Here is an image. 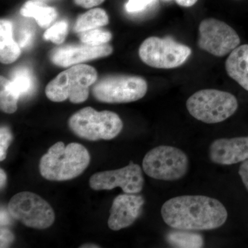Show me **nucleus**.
Listing matches in <instances>:
<instances>
[{
	"label": "nucleus",
	"mask_w": 248,
	"mask_h": 248,
	"mask_svg": "<svg viewBox=\"0 0 248 248\" xmlns=\"http://www.w3.org/2000/svg\"><path fill=\"white\" fill-rule=\"evenodd\" d=\"M9 81L4 77L0 78V108L5 113L12 114L17 110L19 97L10 87Z\"/></svg>",
	"instance_id": "obj_20"
},
{
	"label": "nucleus",
	"mask_w": 248,
	"mask_h": 248,
	"mask_svg": "<svg viewBox=\"0 0 248 248\" xmlns=\"http://www.w3.org/2000/svg\"><path fill=\"white\" fill-rule=\"evenodd\" d=\"M239 104L231 93L216 89L197 91L187 99L186 108L196 120L203 123H221L234 115Z\"/></svg>",
	"instance_id": "obj_5"
},
{
	"label": "nucleus",
	"mask_w": 248,
	"mask_h": 248,
	"mask_svg": "<svg viewBox=\"0 0 248 248\" xmlns=\"http://www.w3.org/2000/svg\"><path fill=\"white\" fill-rule=\"evenodd\" d=\"M7 210L10 217L34 229H46L55 219L51 205L40 195L29 191L15 195L9 201Z\"/></svg>",
	"instance_id": "obj_7"
},
{
	"label": "nucleus",
	"mask_w": 248,
	"mask_h": 248,
	"mask_svg": "<svg viewBox=\"0 0 248 248\" xmlns=\"http://www.w3.org/2000/svg\"><path fill=\"white\" fill-rule=\"evenodd\" d=\"M20 14L24 17H32L42 28L48 27L56 19V11L42 1H27L20 10Z\"/></svg>",
	"instance_id": "obj_17"
},
{
	"label": "nucleus",
	"mask_w": 248,
	"mask_h": 248,
	"mask_svg": "<svg viewBox=\"0 0 248 248\" xmlns=\"http://www.w3.org/2000/svg\"><path fill=\"white\" fill-rule=\"evenodd\" d=\"M148 84L143 78L133 76H110L94 83L93 95L99 102L124 104L136 102L146 95Z\"/></svg>",
	"instance_id": "obj_8"
},
{
	"label": "nucleus",
	"mask_w": 248,
	"mask_h": 248,
	"mask_svg": "<svg viewBox=\"0 0 248 248\" xmlns=\"http://www.w3.org/2000/svg\"><path fill=\"white\" fill-rule=\"evenodd\" d=\"M145 200L141 195L124 193L116 197L112 202L108 226L113 231L128 228L140 216Z\"/></svg>",
	"instance_id": "obj_13"
},
{
	"label": "nucleus",
	"mask_w": 248,
	"mask_h": 248,
	"mask_svg": "<svg viewBox=\"0 0 248 248\" xmlns=\"http://www.w3.org/2000/svg\"><path fill=\"white\" fill-rule=\"evenodd\" d=\"M68 127L79 138L95 141L115 138L122 132L124 124L115 112L86 107L70 117Z\"/></svg>",
	"instance_id": "obj_4"
},
{
	"label": "nucleus",
	"mask_w": 248,
	"mask_h": 248,
	"mask_svg": "<svg viewBox=\"0 0 248 248\" xmlns=\"http://www.w3.org/2000/svg\"><path fill=\"white\" fill-rule=\"evenodd\" d=\"M6 181H7V176L6 172L2 169H0V187L1 189L4 188L6 186Z\"/></svg>",
	"instance_id": "obj_31"
},
{
	"label": "nucleus",
	"mask_w": 248,
	"mask_h": 248,
	"mask_svg": "<svg viewBox=\"0 0 248 248\" xmlns=\"http://www.w3.org/2000/svg\"><path fill=\"white\" fill-rule=\"evenodd\" d=\"M166 238L173 248H200L204 246L203 236L196 231L174 229L169 232Z\"/></svg>",
	"instance_id": "obj_18"
},
{
	"label": "nucleus",
	"mask_w": 248,
	"mask_h": 248,
	"mask_svg": "<svg viewBox=\"0 0 248 248\" xmlns=\"http://www.w3.org/2000/svg\"><path fill=\"white\" fill-rule=\"evenodd\" d=\"M190 166L188 156L172 146H159L146 153L142 169L148 177L157 180H179L185 177Z\"/></svg>",
	"instance_id": "obj_6"
},
{
	"label": "nucleus",
	"mask_w": 248,
	"mask_h": 248,
	"mask_svg": "<svg viewBox=\"0 0 248 248\" xmlns=\"http://www.w3.org/2000/svg\"><path fill=\"white\" fill-rule=\"evenodd\" d=\"M166 224L173 229L212 231L228 219L226 207L219 201L203 195H183L165 202L161 210Z\"/></svg>",
	"instance_id": "obj_1"
},
{
	"label": "nucleus",
	"mask_w": 248,
	"mask_h": 248,
	"mask_svg": "<svg viewBox=\"0 0 248 248\" xmlns=\"http://www.w3.org/2000/svg\"><path fill=\"white\" fill-rule=\"evenodd\" d=\"M208 155L212 162L221 166L244 162L248 159V136L215 140L209 147Z\"/></svg>",
	"instance_id": "obj_14"
},
{
	"label": "nucleus",
	"mask_w": 248,
	"mask_h": 248,
	"mask_svg": "<svg viewBox=\"0 0 248 248\" xmlns=\"http://www.w3.org/2000/svg\"><path fill=\"white\" fill-rule=\"evenodd\" d=\"M79 248H101L100 246H98V245L93 244H86L82 245V246H79Z\"/></svg>",
	"instance_id": "obj_32"
},
{
	"label": "nucleus",
	"mask_w": 248,
	"mask_h": 248,
	"mask_svg": "<svg viewBox=\"0 0 248 248\" xmlns=\"http://www.w3.org/2000/svg\"><path fill=\"white\" fill-rule=\"evenodd\" d=\"M34 1H42V2H46V1H50V0H34Z\"/></svg>",
	"instance_id": "obj_33"
},
{
	"label": "nucleus",
	"mask_w": 248,
	"mask_h": 248,
	"mask_svg": "<svg viewBox=\"0 0 248 248\" xmlns=\"http://www.w3.org/2000/svg\"><path fill=\"white\" fill-rule=\"evenodd\" d=\"M105 0H74V2L78 6H81L86 9L94 7L102 4Z\"/></svg>",
	"instance_id": "obj_29"
},
{
	"label": "nucleus",
	"mask_w": 248,
	"mask_h": 248,
	"mask_svg": "<svg viewBox=\"0 0 248 248\" xmlns=\"http://www.w3.org/2000/svg\"><path fill=\"white\" fill-rule=\"evenodd\" d=\"M33 37V32L30 28H23L19 31L17 43L22 48H26L31 45Z\"/></svg>",
	"instance_id": "obj_26"
},
{
	"label": "nucleus",
	"mask_w": 248,
	"mask_h": 248,
	"mask_svg": "<svg viewBox=\"0 0 248 248\" xmlns=\"http://www.w3.org/2000/svg\"><path fill=\"white\" fill-rule=\"evenodd\" d=\"M13 139L14 136L11 130L8 127L1 126L0 129V161H3L6 159Z\"/></svg>",
	"instance_id": "obj_24"
},
{
	"label": "nucleus",
	"mask_w": 248,
	"mask_h": 248,
	"mask_svg": "<svg viewBox=\"0 0 248 248\" xmlns=\"http://www.w3.org/2000/svg\"><path fill=\"white\" fill-rule=\"evenodd\" d=\"M79 37L82 43L97 46L107 44L112 38V35L109 31L95 29L79 32Z\"/></svg>",
	"instance_id": "obj_22"
},
{
	"label": "nucleus",
	"mask_w": 248,
	"mask_h": 248,
	"mask_svg": "<svg viewBox=\"0 0 248 248\" xmlns=\"http://www.w3.org/2000/svg\"><path fill=\"white\" fill-rule=\"evenodd\" d=\"M239 174L248 192V159L244 161L240 166Z\"/></svg>",
	"instance_id": "obj_28"
},
{
	"label": "nucleus",
	"mask_w": 248,
	"mask_h": 248,
	"mask_svg": "<svg viewBox=\"0 0 248 248\" xmlns=\"http://www.w3.org/2000/svg\"><path fill=\"white\" fill-rule=\"evenodd\" d=\"M142 169L131 161L122 169L95 173L90 178V187L94 190H110L120 187L124 193H140L144 185Z\"/></svg>",
	"instance_id": "obj_11"
},
{
	"label": "nucleus",
	"mask_w": 248,
	"mask_h": 248,
	"mask_svg": "<svg viewBox=\"0 0 248 248\" xmlns=\"http://www.w3.org/2000/svg\"><path fill=\"white\" fill-rule=\"evenodd\" d=\"M97 80L93 66L78 64L62 72L46 87V97L54 102L69 99L73 104L84 102L89 98L90 87Z\"/></svg>",
	"instance_id": "obj_3"
},
{
	"label": "nucleus",
	"mask_w": 248,
	"mask_h": 248,
	"mask_svg": "<svg viewBox=\"0 0 248 248\" xmlns=\"http://www.w3.org/2000/svg\"><path fill=\"white\" fill-rule=\"evenodd\" d=\"M112 53V48L105 44L102 45H66L56 47L50 54V59L54 64L60 67H71L108 56Z\"/></svg>",
	"instance_id": "obj_12"
},
{
	"label": "nucleus",
	"mask_w": 248,
	"mask_h": 248,
	"mask_svg": "<svg viewBox=\"0 0 248 248\" xmlns=\"http://www.w3.org/2000/svg\"><path fill=\"white\" fill-rule=\"evenodd\" d=\"M155 0H129L125 4V9L128 13H137L146 9Z\"/></svg>",
	"instance_id": "obj_25"
},
{
	"label": "nucleus",
	"mask_w": 248,
	"mask_h": 248,
	"mask_svg": "<svg viewBox=\"0 0 248 248\" xmlns=\"http://www.w3.org/2000/svg\"><path fill=\"white\" fill-rule=\"evenodd\" d=\"M20 46L14 39L11 22L1 19L0 22V60L4 64L16 62L20 55Z\"/></svg>",
	"instance_id": "obj_16"
},
{
	"label": "nucleus",
	"mask_w": 248,
	"mask_h": 248,
	"mask_svg": "<svg viewBox=\"0 0 248 248\" xmlns=\"http://www.w3.org/2000/svg\"><path fill=\"white\" fill-rule=\"evenodd\" d=\"M10 87L20 97L31 91L32 86V77L30 72L26 68H19L15 71L12 80L9 81Z\"/></svg>",
	"instance_id": "obj_21"
},
{
	"label": "nucleus",
	"mask_w": 248,
	"mask_h": 248,
	"mask_svg": "<svg viewBox=\"0 0 248 248\" xmlns=\"http://www.w3.org/2000/svg\"><path fill=\"white\" fill-rule=\"evenodd\" d=\"M179 6L183 7H191L197 2L198 0H175Z\"/></svg>",
	"instance_id": "obj_30"
},
{
	"label": "nucleus",
	"mask_w": 248,
	"mask_h": 248,
	"mask_svg": "<svg viewBox=\"0 0 248 248\" xmlns=\"http://www.w3.org/2000/svg\"><path fill=\"white\" fill-rule=\"evenodd\" d=\"M199 31V47L216 57L226 56L241 43L234 29L215 18L203 19L200 23Z\"/></svg>",
	"instance_id": "obj_10"
},
{
	"label": "nucleus",
	"mask_w": 248,
	"mask_h": 248,
	"mask_svg": "<svg viewBox=\"0 0 248 248\" xmlns=\"http://www.w3.org/2000/svg\"><path fill=\"white\" fill-rule=\"evenodd\" d=\"M68 32V23L60 21L46 31L44 37L45 40L51 41L55 45H61L66 39Z\"/></svg>",
	"instance_id": "obj_23"
},
{
	"label": "nucleus",
	"mask_w": 248,
	"mask_h": 248,
	"mask_svg": "<svg viewBox=\"0 0 248 248\" xmlns=\"http://www.w3.org/2000/svg\"><path fill=\"white\" fill-rule=\"evenodd\" d=\"M90 162L91 155L83 145L58 141L41 157L40 172L47 180L64 182L81 175Z\"/></svg>",
	"instance_id": "obj_2"
},
{
	"label": "nucleus",
	"mask_w": 248,
	"mask_h": 248,
	"mask_svg": "<svg viewBox=\"0 0 248 248\" xmlns=\"http://www.w3.org/2000/svg\"><path fill=\"white\" fill-rule=\"evenodd\" d=\"M14 234L6 228L1 229V248L9 247V245L14 241Z\"/></svg>",
	"instance_id": "obj_27"
},
{
	"label": "nucleus",
	"mask_w": 248,
	"mask_h": 248,
	"mask_svg": "<svg viewBox=\"0 0 248 248\" xmlns=\"http://www.w3.org/2000/svg\"><path fill=\"white\" fill-rule=\"evenodd\" d=\"M108 21V16L104 10L99 8L91 9L78 18L75 24L74 31L79 33L98 29L107 25Z\"/></svg>",
	"instance_id": "obj_19"
},
{
	"label": "nucleus",
	"mask_w": 248,
	"mask_h": 248,
	"mask_svg": "<svg viewBox=\"0 0 248 248\" xmlns=\"http://www.w3.org/2000/svg\"><path fill=\"white\" fill-rule=\"evenodd\" d=\"M228 76L248 91V45L239 46L226 61Z\"/></svg>",
	"instance_id": "obj_15"
},
{
	"label": "nucleus",
	"mask_w": 248,
	"mask_h": 248,
	"mask_svg": "<svg viewBox=\"0 0 248 248\" xmlns=\"http://www.w3.org/2000/svg\"><path fill=\"white\" fill-rule=\"evenodd\" d=\"M139 54L142 61L149 66L171 69L184 64L190 58L192 50L170 37H151L140 46Z\"/></svg>",
	"instance_id": "obj_9"
}]
</instances>
